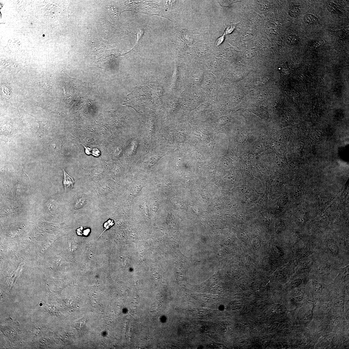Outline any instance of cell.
I'll return each mask as SVG.
<instances>
[{
    "instance_id": "4",
    "label": "cell",
    "mask_w": 349,
    "mask_h": 349,
    "mask_svg": "<svg viewBox=\"0 0 349 349\" xmlns=\"http://www.w3.org/2000/svg\"><path fill=\"white\" fill-rule=\"evenodd\" d=\"M86 148L85 152L88 155H92L95 156H98L100 154V151L97 148H93L84 147Z\"/></svg>"
},
{
    "instance_id": "12",
    "label": "cell",
    "mask_w": 349,
    "mask_h": 349,
    "mask_svg": "<svg viewBox=\"0 0 349 349\" xmlns=\"http://www.w3.org/2000/svg\"><path fill=\"white\" fill-rule=\"evenodd\" d=\"M224 36H222V37H221L218 38V40H217V42L216 43L217 44V45H218L219 44H220L221 43H222V42H223L224 40Z\"/></svg>"
},
{
    "instance_id": "1",
    "label": "cell",
    "mask_w": 349,
    "mask_h": 349,
    "mask_svg": "<svg viewBox=\"0 0 349 349\" xmlns=\"http://www.w3.org/2000/svg\"><path fill=\"white\" fill-rule=\"evenodd\" d=\"M32 86L39 87L47 91H50L53 87V81L50 77H43L34 82Z\"/></svg>"
},
{
    "instance_id": "9",
    "label": "cell",
    "mask_w": 349,
    "mask_h": 349,
    "mask_svg": "<svg viewBox=\"0 0 349 349\" xmlns=\"http://www.w3.org/2000/svg\"><path fill=\"white\" fill-rule=\"evenodd\" d=\"M302 280L300 278L296 279L292 283V286L294 288H296L300 285L302 284Z\"/></svg>"
},
{
    "instance_id": "6",
    "label": "cell",
    "mask_w": 349,
    "mask_h": 349,
    "mask_svg": "<svg viewBox=\"0 0 349 349\" xmlns=\"http://www.w3.org/2000/svg\"><path fill=\"white\" fill-rule=\"evenodd\" d=\"M114 224V221L111 219H109L107 221V222H104L103 225L104 231L102 232V233H101V234L99 236L98 239L101 236V235L104 233V232H105V231L107 230H108V229H109L111 227H112V226H113Z\"/></svg>"
},
{
    "instance_id": "7",
    "label": "cell",
    "mask_w": 349,
    "mask_h": 349,
    "mask_svg": "<svg viewBox=\"0 0 349 349\" xmlns=\"http://www.w3.org/2000/svg\"><path fill=\"white\" fill-rule=\"evenodd\" d=\"M304 295L301 291H298L295 294V299L298 302L301 301L303 300L304 297Z\"/></svg>"
},
{
    "instance_id": "2",
    "label": "cell",
    "mask_w": 349,
    "mask_h": 349,
    "mask_svg": "<svg viewBox=\"0 0 349 349\" xmlns=\"http://www.w3.org/2000/svg\"><path fill=\"white\" fill-rule=\"evenodd\" d=\"M64 172V179H63V185L64 189L66 191L70 190L73 188L75 181L72 177L66 172L64 169H63Z\"/></svg>"
},
{
    "instance_id": "8",
    "label": "cell",
    "mask_w": 349,
    "mask_h": 349,
    "mask_svg": "<svg viewBox=\"0 0 349 349\" xmlns=\"http://www.w3.org/2000/svg\"><path fill=\"white\" fill-rule=\"evenodd\" d=\"M313 312L312 310H310L306 313L304 316V320L306 321H309L312 320L313 317Z\"/></svg>"
},
{
    "instance_id": "3",
    "label": "cell",
    "mask_w": 349,
    "mask_h": 349,
    "mask_svg": "<svg viewBox=\"0 0 349 349\" xmlns=\"http://www.w3.org/2000/svg\"><path fill=\"white\" fill-rule=\"evenodd\" d=\"M328 246L329 250L332 254L335 255H337L339 253V247L335 243L333 242H329L328 243Z\"/></svg>"
},
{
    "instance_id": "5",
    "label": "cell",
    "mask_w": 349,
    "mask_h": 349,
    "mask_svg": "<svg viewBox=\"0 0 349 349\" xmlns=\"http://www.w3.org/2000/svg\"><path fill=\"white\" fill-rule=\"evenodd\" d=\"M313 288L314 292L317 293L322 292L323 288L322 284L316 280H314L313 284Z\"/></svg>"
},
{
    "instance_id": "11",
    "label": "cell",
    "mask_w": 349,
    "mask_h": 349,
    "mask_svg": "<svg viewBox=\"0 0 349 349\" xmlns=\"http://www.w3.org/2000/svg\"><path fill=\"white\" fill-rule=\"evenodd\" d=\"M91 231V230L89 228H86L83 229V235L85 237H87L90 234Z\"/></svg>"
},
{
    "instance_id": "10",
    "label": "cell",
    "mask_w": 349,
    "mask_h": 349,
    "mask_svg": "<svg viewBox=\"0 0 349 349\" xmlns=\"http://www.w3.org/2000/svg\"><path fill=\"white\" fill-rule=\"evenodd\" d=\"M83 228L82 226H81L80 227L76 229V230L77 234L79 236H83Z\"/></svg>"
}]
</instances>
